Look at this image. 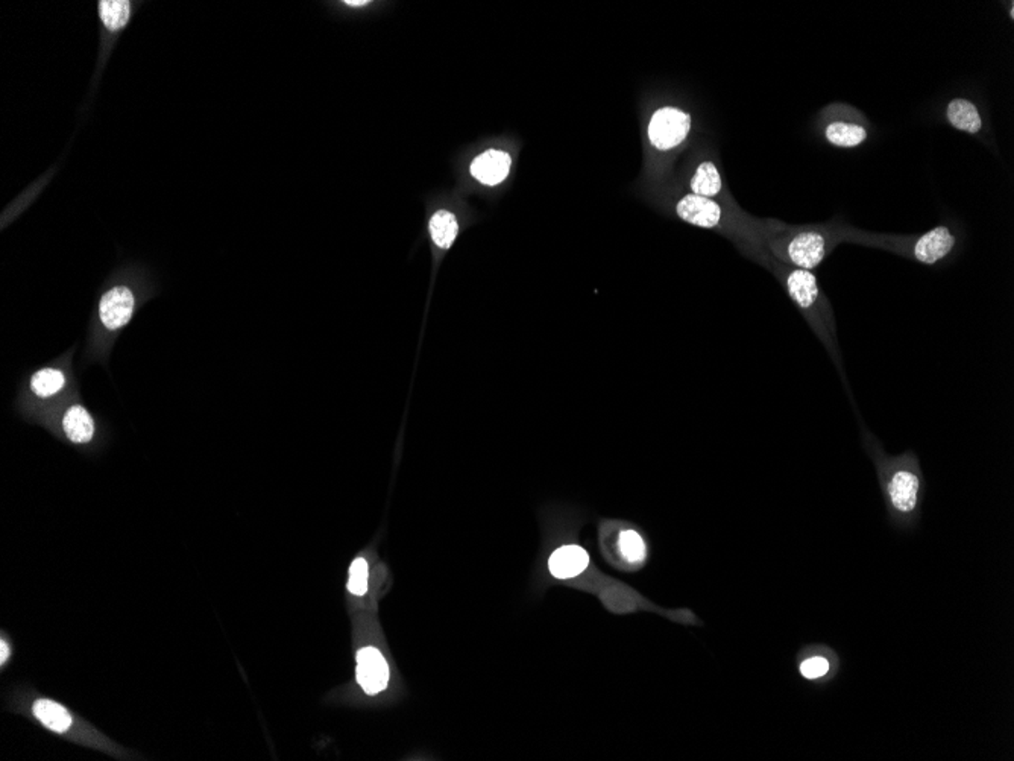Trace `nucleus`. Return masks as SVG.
<instances>
[{
    "label": "nucleus",
    "instance_id": "f257e3e1",
    "mask_svg": "<svg viewBox=\"0 0 1014 761\" xmlns=\"http://www.w3.org/2000/svg\"><path fill=\"white\" fill-rule=\"evenodd\" d=\"M861 423L862 447L877 470L887 519L897 530H914L922 517L926 480L921 460L913 450L888 455L881 441Z\"/></svg>",
    "mask_w": 1014,
    "mask_h": 761
},
{
    "label": "nucleus",
    "instance_id": "f03ea898",
    "mask_svg": "<svg viewBox=\"0 0 1014 761\" xmlns=\"http://www.w3.org/2000/svg\"><path fill=\"white\" fill-rule=\"evenodd\" d=\"M783 286L787 289L791 302L805 315L809 317V319H811L809 322H813L818 337L825 342L829 354L833 357L834 363L837 365L838 374L842 377L843 383L847 386L842 356L838 353L837 341L834 337L831 321L826 317L827 309L826 304H825V298H823L825 295H822V292H820L817 277L814 276L813 272L807 271V269L791 267V269L783 271ZM847 391L851 392L849 386H847Z\"/></svg>",
    "mask_w": 1014,
    "mask_h": 761
},
{
    "label": "nucleus",
    "instance_id": "7ed1b4c3",
    "mask_svg": "<svg viewBox=\"0 0 1014 761\" xmlns=\"http://www.w3.org/2000/svg\"><path fill=\"white\" fill-rule=\"evenodd\" d=\"M774 251L785 262L799 269L813 271L826 258L831 249V234L822 230H800L794 234H785L772 243Z\"/></svg>",
    "mask_w": 1014,
    "mask_h": 761
},
{
    "label": "nucleus",
    "instance_id": "20e7f679",
    "mask_svg": "<svg viewBox=\"0 0 1014 761\" xmlns=\"http://www.w3.org/2000/svg\"><path fill=\"white\" fill-rule=\"evenodd\" d=\"M798 670L803 679L816 687H825L840 672V657L826 644H808L798 653Z\"/></svg>",
    "mask_w": 1014,
    "mask_h": 761
},
{
    "label": "nucleus",
    "instance_id": "39448f33",
    "mask_svg": "<svg viewBox=\"0 0 1014 761\" xmlns=\"http://www.w3.org/2000/svg\"><path fill=\"white\" fill-rule=\"evenodd\" d=\"M691 129V116L675 107H664L651 116L649 139L660 151L679 146Z\"/></svg>",
    "mask_w": 1014,
    "mask_h": 761
},
{
    "label": "nucleus",
    "instance_id": "423d86ee",
    "mask_svg": "<svg viewBox=\"0 0 1014 761\" xmlns=\"http://www.w3.org/2000/svg\"><path fill=\"white\" fill-rule=\"evenodd\" d=\"M135 311V295L133 289L125 284H116L102 293L99 300L98 317L105 330H122L128 326Z\"/></svg>",
    "mask_w": 1014,
    "mask_h": 761
},
{
    "label": "nucleus",
    "instance_id": "0eeeda50",
    "mask_svg": "<svg viewBox=\"0 0 1014 761\" xmlns=\"http://www.w3.org/2000/svg\"><path fill=\"white\" fill-rule=\"evenodd\" d=\"M957 247V236L946 225L932 228L911 245V258L922 265H937L949 258Z\"/></svg>",
    "mask_w": 1014,
    "mask_h": 761
},
{
    "label": "nucleus",
    "instance_id": "6e6552de",
    "mask_svg": "<svg viewBox=\"0 0 1014 761\" xmlns=\"http://www.w3.org/2000/svg\"><path fill=\"white\" fill-rule=\"evenodd\" d=\"M677 218L695 227L714 230L723 225V208L714 199L697 195H685L675 208Z\"/></svg>",
    "mask_w": 1014,
    "mask_h": 761
},
{
    "label": "nucleus",
    "instance_id": "1a4fd4ad",
    "mask_svg": "<svg viewBox=\"0 0 1014 761\" xmlns=\"http://www.w3.org/2000/svg\"><path fill=\"white\" fill-rule=\"evenodd\" d=\"M357 681L368 695H377L388 687L389 666L379 649L364 648L357 653Z\"/></svg>",
    "mask_w": 1014,
    "mask_h": 761
},
{
    "label": "nucleus",
    "instance_id": "9d476101",
    "mask_svg": "<svg viewBox=\"0 0 1014 761\" xmlns=\"http://www.w3.org/2000/svg\"><path fill=\"white\" fill-rule=\"evenodd\" d=\"M511 164L512 160L509 153L498 149H489L474 159L471 175L482 184L497 186L507 179Z\"/></svg>",
    "mask_w": 1014,
    "mask_h": 761
},
{
    "label": "nucleus",
    "instance_id": "9b49d317",
    "mask_svg": "<svg viewBox=\"0 0 1014 761\" xmlns=\"http://www.w3.org/2000/svg\"><path fill=\"white\" fill-rule=\"evenodd\" d=\"M588 564H590L588 552L581 549V546L570 544V546H562L553 552L548 561V567L553 576L568 579L581 574L588 567Z\"/></svg>",
    "mask_w": 1014,
    "mask_h": 761
},
{
    "label": "nucleus",
    "instance_id": "f8f14e48",
    "mask_svg": "<svg viewBox=\"0 0 1014 761\" xmlns=\"http://www.w3.org/2000/svg\"><path fill=\"white\" fill-rule=\"evenodd\" d=\"M134 4L129 0L98 2L99 21L109 34L118 35L133 21Z\"/></svg>",
    "mask_w": 1014,
    "mask_h": 761
},
{
    "label": "nucleus",
    "instance_id": "ddd939ff",
    "mask_svg": "<svg viewBox=\"0 0 1014 761\" xmlns=\"http://www.w3.org/2000/svg\"><path fill=\"white\" fill-rule=\"evenodd\" d=\"M63 431L70 442L87 444L94 436L93 416L84 406H70L63 416Z\"/></svg>",
    "mask_w": 1014,
    "mask_h": 761
},
{
    "label": "nucleus",
    "instance_id": "4468645a",
    "mask_svg": "<svg viewBox=\"0 0 1014 761\" xmlns=\"http://www.w3.org/2000/svg\"><path fill=\"white\" fill-rule=\"evenodd\" d=\"M946 116L954 128L969 134H976L983 127L980 111L975 105L966 100H954L948 105Z\"/></svg>",
    "mask_w": 1014,
    "mask_h": 761
},
{
    "label": "nucleus",
    "instance_id": "2eb2a0df",
    "mask_svg": "<svg viewBox=\"0 0 1014 761\" xmlns=\"http://www.w3.org/2000/svg\"><path fill=\"white\" fill-rule=\"evenodd\" d=\"M32 712L46 728L55 732H66L74 723L70 713L63 705L49 699H39L35 702Z\"/></svg>",
    "mask_w": 1014,
    "mask_h": 761
},
{
    "label": "nucleus",
    "instance_id": "dca6fc26",
    "mask_svg": "<svg viewBox=\"0 0 1014 761\" xmlns=\"http://www.w3.org/2000/svg\"><path fill=\"white\" fill-rule=\"evenodd\" d=\"M429 228L434 245L441 249H450L458 238L459 221L453 213L439 210L430 219Z\"/></svg>",
    "mask_w": 1014,
    "mask_h": 761
},
{
    "label": "nucleus",
    "instance_id": "f3484780",
    "mask_svg": "<svg viewBox=\"0 0 1014 761\" xmlns=\"http://www.w3.org/2000/svg\"><path fill=\"white\" fill-rule=\"evenodd\" d=\"M67 383L65 371L59 368H41L31 377V391L39 398H50L58 396Z\"/></svg>",
    "mask_w": 1014,
    "mask_h": 761
},
{
    "label": "nucleus",
    "instance_id": "a211bd4d",
    "mask_svg": "<svg viewBox=\"0 0 1014 761\" xmlns=\"http://www.w3.org/2000/svg\"><path fill=\"white\" fill-rule=\"evenodd\" d=\"M691 193L704 198H714L723 188L721 177L714 163L704 162L695 171V177L691 179Z\"/></svg>",
    "mask_w": 1014,
    "mask_h": 761
},
{
    "label": "nucleus",
    "instance_id": "6ab92c4d",
    "mask_svg": "<svg viewBox=\"0 0 1014 761\" xmlns=\"http://www.w3.org/2000/svg\"><path fill=\"white\" fill-rule=\"evenodd\" d=\"M826 139L840 148H853L867 139V131L860 125L834 122L826 128Z\"/></svg>",
    "mask_w": 1014,
    "mask_h": 761
},
{
    "label": "nucleus",
    "instance_id": "aec40b11",
    "mask_svg": "<svg viewBox=\"0 0 1014 761\" xmlns=\"http://www.w3.org/2000/svg\"><path fill=\"white\" fill-rule=\"evenodd\" d=\"M618 547L625 561L629 563H642L647 554L645 541L635 529H623L618 534Z\"/></svg>",
    "mask_w": 1014,
    "mask_h": 761
},
{
    "label": "nucleus",
    "instance_id": "412c9836",
    "mask_svg": "<svg viewBox=\"0 0 1014 761\" xmlns=\"http://www.w3.org/2000/svg\"><path fill=\"white\" fill-rule=\"evenodd\" d=\"M348 590L355 596H362L368 590V564L363 558H357L351 564Z\"/></svg>",
    "mask_w": 1014,
    "mask_h": 761
},
{
    "label": "nucleus",
    "instance_id": "4be33fe9",
    "mask_svg": "<svg viewBox=\"0 0 1014 761\" xmlns=\"http://www.w3.org/2000/svg\"><path fill=\"white\" fill-rule=\"evenodd\" d=\"M8 655H10V648H8L5 640H2V642H0V662H2V666H4L6 660H8Z\"/></svg>",
    "mask_w": 1014,
    "mask_h": 761
},
{
    "label": "nucleus",
    "instance_id": "5701e85b",
    "mask_svg": "<svg viewBox=\"0 0 1014 761\" xmlns=\"http://www.w3.org/2000/svg\"><path fill=\"white\" fill-rule=\"evenodd\" d=\"M366 4H368V2H364V0H348V2H345V5L348 6H363L366 5Z\"/></svg>",
    "mask_w": 1014,
    "mask_h": 761
}]
</instances>
